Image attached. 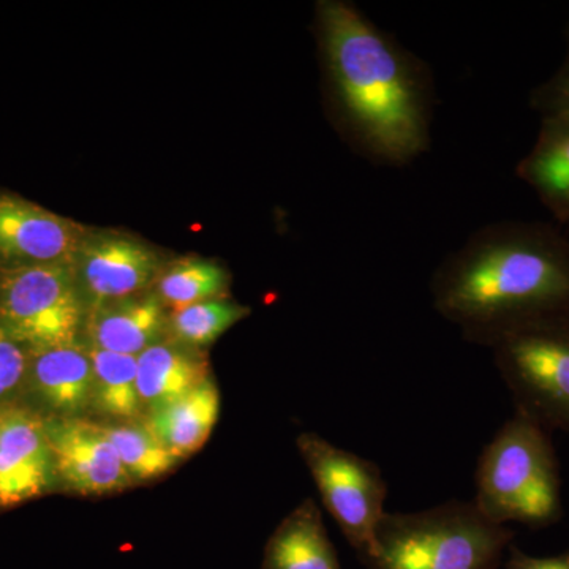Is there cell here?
<instances>
[{
	"instance_id": "6da1fadb",
	"label": "cell",
	"mask_w": 569,
	"mask_h": 569,
	"mask_svg": "<svg viewBox=\"0 0 569 569\" xmlns=\"http://www.w3.org/2000/svg\"><path fill=\"white\" fill-rule=\"evenodd\" d=\"M317 32L337 129L353 152L406 167L429 149L432 71L347 0L317 3Z\"/></svg>"
},
{
	"instance_id": "7a4b0ae2",
	"label": "cell",
	"mask_w": 569,
	"mask_h": 569,
	"mask_svg": "<svg viewBox=\"0 0 569 569\" xmlns=\"http://www.w3.org/2000/svg\"><path fill=\"white\" fill-rule=\"evenodd\" d=\"M433 309L463 339L489 347L542 318L569 316V239L553 224H486L430 280Z\"/></svg>"
},
{
	"instance_id": "3957f363",
	"label": "cell",
	"mask_w": 569,
	"mask_h": 569,
	"mask_svg": "<svg viewBox=\"0 0 569 569\" xmlns=\"http://www.w3.org/2000/svg\"><path fill=\"white\" fill-rule=\"evenodd\" d=\"M507 527L475 501L452 500L417 512H385L367 560L373 569H490Z\"/></svg>"
},
{
	"instance_id": "277c9868",
	"label": "cell",
	"mask_w": 569,
	"mask_h": 569,
	"mask_svg": "<svg viewBox=\"0 0 569 569\" xmlns=\"http://www.w3.org/2000/svg\"><path fill=\"white\" fill-rule=\"evenodd\" d=\"M475 503L507 526H542L560 515V481L546 427L519 411L482 449Z\"/></svg>"
},
{
	"instance_id": "5b68a950",
	"label": "cell",
	"mask_w": 569,
	"mask_h": 569,
	"mask_svg": "<svg viewBox=\"0 0 569 569\" xmlns=\"http://www.w3.org/2000/svg\"><path fill=\"white\" fill-rule=\"evenodd\" d=\"M488 348L518 410L569 432V316L520 326Z\"/></svg>"
},
{
	"instance_id": "8992f818",
	"label": "cell",
	"mask_w": 569,
	"mask_h": 569,
	"mask_svg": "<svg viewBox=\"0 0 569 569\" xmlns=\"http://www.w3.org/2000/svg\"><path fill=\"white\" fill-rule=\"evenodd\" d=\"M86 317L71 264L7 269L0 277V326L29 353L80 342Z\"/></svg>"
},
{
	"instance_id": "52a82bcc",
	"label": "cell",
	"mask_w": 569,
	"mask_h": 569,
	"mask_svg": "<svg viewBox=\"0 0 569 569\" xmlns=\"http://www.w3.org/2000/svg\"><path fill=\"white\" fill-rule=\"evenodd\" d=\"M298 449L325 508L350 545L369 556L378 526L387 512L388 485L380 467L317 433H301Z\"/></svg>"
},
{
	"instance_id": "ba28073f",
	"label": "cell",
	"mask_w": 569,
	"mask_h": 569,
	"mask_svg": "<svg viewBox=\"0 0 569 569\" xmlns=\"http://www.w3.org/2000/svg\"><path fill=\"white\" fill-rule=\"evenodd\" d=\"M86 310L146 293L163 266L159 253L122 234H88L74 261Z\"/></svg>"
},
{
	"instance_id": "9c48e42d",
	"label": "cell",
	"mask_w": 569,
	"mask_h": 569,
	"mask_svg": "<svg viewBox=\"0 0 569 569\" xmlns=\"http://www.w3.org/2000/svg\"><path fill=\"white\" fill-rule=\"evenodd\" d=\"M56 478L82 497H103L132 488L104 426L86 418H43Z\"/></svg>"
},
{
	"instance_id": "30bf717a",
	"label": "cell",
	"mask_w": 569,
	"mask_h": 569,
	"mask_svg": "<svg viewBox=\"0 0 569 569\" xmlns=\"http://www.w3.org/2000/svg\"><path fill=\"white\" fill-rule=\"evenodd\" d=\"M88 230L13 194H0V261L9 269L74 266Z\"/></svg>"
},
{
	"instance_id": "8fae6325",
	"label": "cell",
	"mask_w": 569,
	"mask_h": 569,
	"mask_svg": "<svg viewBox=\"0 0 569 569\" xmlns=\"http://www.w3.org/2000/svg\"><path fill=\"white\" fill-rule=\"evenodd\" d=\"M56 479L43 418L26 408H0V507L43 496Z\"/></svg>"
},
{
	"instance_id": "7c38bea8",
	"label": "cell",
	"mask_w": 569,
	"mask_h": 569,
	"mask_svg": "<svg viewBox=\"0 0 569 569\" xmlns=\"http://www.w3.org/2000/svg\"><path fill=\"white\" fill-rule=\"evenodd\" d=\"M26 387L50 418H84L92 411V365L86 343L29 353Z\"/></svg>"
},
{
	"instance_id": "4fadbf2b",
	"label": "cell",
	"mask_w": 569,
	"mask_h": 569,
	"mask_svg": "<svg viewBox=\"0 0 569 569\" xmlns=\"http://www.w3.org/2000/svg\"><path fill=\"white\" fill-rule=\"evenodd\" d=\"M167 307L156 291L132 296L91 310L86 317L88 347L140 356L167 339Z\"/></svg>"
},
{
	"instance_id": "5bb4252c",
	"label": "cell",
	"mask_w": 569,
	"mask_h": 569,
	"mask_svg": "<svg viewBox=\"0 0 569 569\" xmlns=\"http://www.w3.org/2000/svg\"><path fill=\"white\" fill-rule=\"evenodd\" d=\"M516 174L538 194L553 219L569 223V116L542 118L537 141Z\"/></svg>"
},
{
	"instance_id": "9a60e30c",
	"label": "cell",
	"mask_w": 569,
	"mask_h": 569,
	"mask_svg": "<svg viewBox=\"0 0 569 569\" xmlns=\"http://www.w3.org/2000/svg\"><path fill=\"white\" fill-rule=\"evenodd\" d=\"M211 376L200 350L164 339L138 356V391L144 413L173 402Z\"/></svg>"
},
{
	"instance_id": "2e32d148",
	"label": "cell",
	"mask_w": 569,
	"mask_h": 569,
	"mask_svg": "<svg viewBox=\"0 0 569 569\" xmlns=\"http://www.w3.org/2000/svg\"><path fill=\"white\" fill-rule=\"evenodd\" d=\"M220 417V391L212 377L173 402L146 415L153 436L186 460L204 447Z\"/></svg>"
},
{
	"instance_id": "e0dca14e",
	"label": "cell",
	"mask_w": 569,
	"mask_h": 569,
	"mask_svg": "<svg viewBox=\"0 0 569 569\" xmlns=\"http://www.w3.org/2000/svg\"><path fill=\"white\" fill-rule=\"evenodd\" d=\"M263 569H340L323 516L306 498L277 526L264 550Z\"/></svg>"
},
{
	"instance_id": "ac0fdd59",
	"label": "cell",
	"mask_w": 569,
	"mask_h": 569,
	"mask_svg": "<svg viewBox=\"0 0 569 569\" xmlns=\"http://www.w3.org/2000/svg\"><path fill=\"white\" fill-rule=\"evenodd\" d=\"M88 351L92 365V411L121 422L138 419L144 413L138 391V356L92 347Z\"/></svg>"
},
{
	"instance_id": "d6986e66",
	"label": "cell",
	"mask_w": 569,
	"mask_h": 569,
	"mask_svg": "<svg viewBox=\"0 0 569 569\" xmlns=\"http://www.w3.org/2000/svg\"><path fill=\"white\" fill-rule=\"evenodd\" d=\"M153 284L160 301L173 312L183 307L224 298L230 288V276L216 261L187 257L163 266Z\"/></svg>"
},
{
	"instance_id": "ffe728a7",
	"label": "cell",
	"mask_w": 569,
	"mask_h": 569,
	"mask_svg": "<svg viewBox=\"0 0 569 569\" xmlns=\"http://www.w3.org/2000/svg\"><path fill=\"white\" fill-rule=\"evenodd\" d=\"M127 475L137 482H148L173 471L181 458L164 447L144 421H123L104 426Z\"/></svg>"
},
{
	"instance_id": "44dd1931",
	"label": "cell",
	"mask_w": 569,
	"mask_h": 569,
	"mask_svg": "<svg viewBox=\"0 0 569 569\" xmlns=\"http://www.w3.org/2000/svg\"><path fill=\"white\" fill-rule=\"evenodd\" d=\"M250 307L227 298L183 307L168 316L167 339L201 351L250 317Z\"/></svg>"
},
{
	"instance_id": "7402d4cb",
	"label": "cell",
	"mask_w": 569,
	"mask_h": 569,
	"mask_svg": "<svg viewBox=\"0 0 569 569\" xmlns=\"http://www.w3.org/2000/svg\"><path fill=\"white\" fill-rule=\"evenodd\" d=\"M29 351L0 326V408L11 406L28 380Z\"/></svg>"
},
{
	"instance_id": "603a6c76",
	"label": "cell",
	"mask_w": 569,
	"mask_h": 569,
	"mask_svg": "<svg viewBox=\"0 0 569 569\" xmlns=\"http://www.w3.org/2000/svg\"><path fill=\"white\" fill-rule=\"evenodd\" d=\"M530 103L541 118L569 116V29L563 62L548 81L542 82L531 92Z\"/></svg>"
},
{
	"instance_id": "cb8c5ba5",
	"label": "cell",
	"mask_w": 569,
	"mask_h": 569,
	"mask_svg": "<svg viewBox=\"0 0 569 569\" xmlns=\"http://www.w3.org/2000/svg\"><path fill=\"white\" fill-rule=\"evenodd\" d=\"M511 569H569V556L553 557V559L518 557Z\"/></svg>"
}]
</instances>
